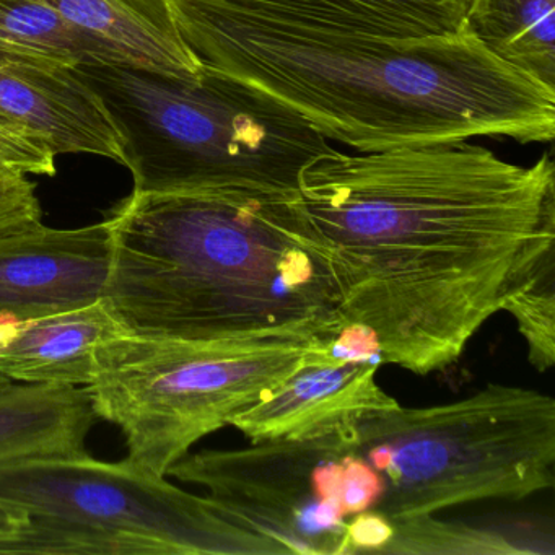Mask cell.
<instances>
[{"instance_id":"obj_5","label":"cell","mask_w":555,"mask_h":555,"mask_svg":"<svg viewBox=\"0 0 555 555\" xmlns=\"http://www.w3.org/2000/svg\"><path fill=\"white\" fill-rule=\"evenodd\" d=\"M357 450L383 479L372 512L389 521L480 500H521L555 482V401L490 383L460 401L373 412Z\"/></svg>"},{"instance_id":"obj_8","label":"cell","mask_w":555,"mask_h":555,"mask_svg":"<svg viewBox=\"0 0 555 555\" xmlns=\"http://www.w3.org/2000/svg\"><path fill=\"white\" fill-rule=\"evenodd\" d=\"M362 454L352 427L181 457L168 476L203 487L229 521L288 555L356 554L344 493Z\"/></svg>"},{"instance_id":"obj_22","label":"cell","mask_w":555,"mask_h":555,"mask_svg":"<svg viewBox=\"0 0 555 555\" xmlns=\"http://www.w3.org/2000/svg\"><path fill=\"white\" fill-rule=\"evenodd\" d=\"M24 516L14 515V513L0 508V555L5 554L9 541L17 532V529L24 525Z\"/></svg>"},{"instance_id":"obj_4","label":"cell","mask_w":555,"mask_h":555,"mask_svg":"<svg viewBox=\"0 0 555 555\" xmlns=\"http://www.w3.org/2000/svg\"><path fill=\"white\" fill-rule=\"evenodd\" d=\"M121 139L132 193H298L334 151L310 122L261 90L203 66L194 76L129 63L74 67Z\"/></svg>"},{"instance_id":"obj_20","label":"cell","mask_w":555,"mask_h":555,"mask_svg":"<svg viewBox=\"0 0 555 555\" xmlns=\"http://www.w3.org/2000/svg\"><path fill=\"white\" fill-rule=\"evenodd\" d=\"M56 157L34 129L0 113V170L25 177H54Z\"/></svg>"},{"instance_id":"obj_2","label":"cell","mask_w":555,"mask_h":555,"mask_svg":"<svg viewBox=\"0 0 555 555\" xmlns=\"http://www.w3.org/2000/svg\"><path fill=\"white\" fill-rule=\"evenodd\" d=\"M203 66L278 100L359 152L474 138L545 144L555 90L496 60L469 31L389 38L307 24L229 0H168Z\"/></svg>"},{"instance_id":"obj_7","label":"cell","mask_w":555,"mask_h":555,"mask_svg":"<svg viewBox=\"0 0 555 555\" xmlns=\"http://www.w3.org/2000/svg\"><path fill=\"white\" fill-rule=\"evenodd\" d=\"M333 339L197 340L122 336L95 353L86 386L128 457L158 476L209 434L261 401Z\"/></svg>"},{"instance_id":"obj_3","label":"cell","mask_w":555,"mask_h":555,"mask_svg":"<svg viewBox=\"0 0 555 555\" xmlns=\"http://www.w3.org/2000/svg\"><path fill=\"white\" fill-rule=\"evenodd\" d=\"M297 193H131L108 214L105 301L126 336L334 339L330 275L295 223Z\"/></svg>"},{"instance_id":"obj_14","label":"cell","mask_w":555,"mask_h":555,"mask_svg":"<svg viewBox=\"0 0 555 555\" xmlns=\"http://www.w3.org/2000/svg\"><path fill=\"white\" fill-rule=\"evenodd\" d=\"M67 21L112 47L126 63L173 76L203 64L186 47L168 0H47Z\"/></svg>"},{"instance_id":"obj_13","label":"cell","mask_w":555,"mask_h":555,"mask_svg":"<svg viewBox=\"0 0 555 555\" xmlns=\"http://www.w3.org/2000/svg\"><path fill=\"white\" fill-rule=\"evenodd\" d=\"M96 418L86 386L12 383L0 389V466L87 453Z\"/></svg>"},{"instance_id":"obj_12","label":"cell","mask_w":555,"mask_h":555,"mask_svg":"<svg viewBox=\"0 0 555 555\" xmlns=\"http://www.w3.org/2000/svg\"><path fill=\"white\" fill-rule=\"evenodd\" d=\"M105 298L74 310L0 320V375L30 385L89 386L100 346L122 336Z\"/></svg>"},{"instance_id":"obj_10","label":"cell","mask_w":555,"mask_h":555,"mask_svg":"<svg viewBox=\"0 0 555 555\" xmlns=\"http://www.w3.org/2000/svg\"><path fill=\"white\" fill-rule=\"evenodd\" d=\"M112 256L106 220L80 229L38 222L0 232V320L41 317L102 300Z\"/></svg>"},{"instance_id":"obj_6","label":"cell","mask_w":555,"mask_h":555,"mask_svg":"<svg viewBox=\"0 0 555 555\" xmlns=\"http://www.w3.org/2000/svg\"><path fill=\"white\" fill-rule=\"evenodd\" d=\"M0 508L25 516L12 554L288 555L207 496L134 461L89 454L0 466Z\"/></svg>"},{"instance_id":"obj_19","label":"cell","mask_w":555,"mask_h":555,"mask_svg":"<svg viewBox=\"0 0 555 555\" xmlns=\"http://www.w3.org/2000/svg\"><path fill=\"white\" fill-rule=\"evenodd\" d=\"M502 311L515 318L531 365L542 373L551 370L555 363V246L535 259Z\"/></svg>"},{"instance_id":"obj_18","label":"cell","mask_w":555,"mask_h":555,"mask_svg":"<svg viewBox=\"0 0 555 555\" xmlns=\"http://www.w3.org/2000/svg\"><path fill=\"white\" fill-rule=\"evenodd\" d=\"M0 53L69 69L126 63L105 41L67 21L47 0H0Z\"/></svg>"},{"instance_id":"obj_23","label":"cell","mask_w":555,"mask_h":555,"mask_svg":"<svg viewBox=\"0 0 555 555\" xmlns=\"http://www.w3.org/2000/svg\"><path fill=\"white\" fill-rule=\"evenodd\" d=\"M11 379L5 378V376L0 375V389L8 388L9 385H12Z\"/></svg>"},{"instance_id":"obj_15","label":"cell","mask_w":555,"mask_h":555,"mask_svg":"<svg viewBox=\"0 0 555 555\" xmlns=\"http://www.w3.org/2000/svg\"><path fill=\"white\" fill-rule=\"evenodd\" d=\"M233 4L357 34L443 37L463 30L469 0H229Z\"/></svg>"},{"instance_id":"obj_16","label":"cell","mask_w":555,"mask_h":555,"mask_svg":"<svg viewBox=\"0 0 555 555\" xmlns=\"http://www.w3.org/2000/svg\"><path fill=\"white\" fill-rule=\"evenodd\" d=\"M463 28L496 60L555 90V0H469Z\"/></svg>"},{"instance_id":"obj_1","label":"cell","mask_w":555,"mask_h":555,"mask_svg":"<svg viewBox=\"0 0 555 555\" xmlns=\"http://www.w3.org/2000/svg\"><path fill=\"white\" fill-rule=\"evenodd\" d=\"M294 209L346 323L373 331L383 363L430 375L555 246L554 162L521 167L467 141L334 149L305 168Z\"/></svg>"},{"instance_id":"obj_17","label":"cell","mask_w":555,"mask_h":555,"mask_svg":"<svg viewBox=\"0 0 555 555\" xmlns=\"http://www.w3.org/2000/svg\"><path fill=\"white\" fill-rule=\"evenodd\" d=\"M386 554H544L554 555L551 529L534 522L500 521L470 525L434 515L392 521Z\"/></svg>"},{"instance_id":"obj_21","label":"cell","mask_w":555,"mask_h":555,"mask_svg":"<svg viewBox=\"0 0 555 555\" xmlns=\"http://www.w3.org/2000/svg\"><path fill=\"white\" fill-rule=\"evenodd\" d=\"M349 535L353 551L379 552L391 539L392 525L389 519L369 509L349 519Z\"/></svg>"},{"instance_id":"obj_9","label":"cell","mask_w":555,"mask_h":555,"mask_svg":"<svg viewBox=\"0 0 555 555\" xmlns=\"http://www.w3.org/2000/svg\"><path fill=\"white\" fill-rule=\"evenodd\" d=\"M382 365L373 331L347 323L323 352L229 425L251 443L300 440L352 427L365 415L399 405L376 379Z\"/></svg>"},{"instance_id":"obj_11","label":"cell","mask_w":555,"mask_h":555,"mask_svg":"<svg viewBox=\"0 0 555 555\" xmlns=\"http://www.w3.org/2000/svg\"><path fill=\"white\" fill-rule=\"evenodd\" d=\"M0 113L34 129L56 155L122 164L121 139L108 113L69 67L0 53Z\"/></svg>"}]
</instances>
